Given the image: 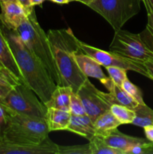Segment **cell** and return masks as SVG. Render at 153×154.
Segmentation results:
<instances>
[{
	"mask_svg": "<svg viewBox=\"0 0 153 154\" xmlns=\"http://www.w3.org/2000/svg\"><path fill=\"white\" fill-rule=\"evenodd\" d=\"M0 26L11 48L25 84L45 104L50 100L57 84L41 62L24 45L16 32L8 28L1 20Z\"/></svg>",
	"mask_w": 153,
	"mask_h": 154,
	"instance_id": "6da1fadb",
	"label": "cell"
},
{
	"mask_svg": "<svg viewBox=\"0 0 153 154\" xmlns=\"http://www.w3.org/2000/svg\"><path fill=\"white\" fill-rule=\"evenodd\" d=\"M54 61L62 80V86H68L76 93L87 79L74 60L75 53L81 51L80 40L70 28L50 29L46 33Z\"/></svg>",
	"mask_w": 153,
	"mask_h": 154,
	"instance_id": "7a4b0ae2",
	"label": "cell"
},
{
	"mask_svg": "<svg viewBox=\"0 0 153 154\" xmlns=\"http://www.w3.org/2000/svg\"><path fill=\"white\" fill-rule=\"evenodd\" d=\"M5 110L7 121L2 133L3 141L39 144L48 137L50 130L45 119L20 114L7 107Z\"/></svg>",
	"mask_w": 153,
	"mask_h": 154,
	"instance_id": "3957f363",
	"label": "cell"
},
{
	"mask_svg": "<svg viewBox=\"0 0 153 154\" xmlns=\"http://www.w3.org/2000/svg\"><path fill=\"white\" fill-rule=\"evenodd\" d=\"M15 31L24 45L44 66L54 82L62 86V80L54 61L47 35L39 25L34 11Z\"/></svg>",
	"mask_w": 153,
	"mask_h": 154,
	"instance_id": "277c9868",
	"label": "cell"
},
{
	"mask_svg": "<svg viewBox=\"0 0 153 154\" xmlns=\"http://www.w3.org/2000/svg\"><path fill=\"white\" fill-rule=\"evenodd\" d=\"M141 0H93L88 7L103 17L115 31L140 11Z\"/></svg>",
	"mask_w": 153,
	"mask_h": 154,
	"instance_id": "5b68a950",
	"label": "cell"
},
{
	"mask_svg": "<svg viewBox=\"0 0 153 154\" xmlns=\"http://www.w3.org/2000/svg\"><path fill=\"white\" fill-rule=\"evenodd\" d=\"M0 101L4 106L12 111L45 119L46 107L34 91L22 83L16 84Z\"/></svg>",
	"mask_w": 153,
	"mask_h": 154,
	"instance_id": "8992f818",
	"label": "cell"
},
{
	"mask_svg": "<svg viewBox=\"0 0 153 154\" xmlns=\"http://www.w3.org/2000/svg\"><path fill=\"white\" fill-rule=\"evenodd\" d=\"M110 51L141 63L153 60V52L142 40L140 34H134L122 29L115 31Z\"/></svg>",
	"mask_w": 153,
	"mask_h": 154,
	"instance_id": "52a82bcc",
	"label": "cell"
},
{
	"mask_svg": "<svg viewBox=\"0 0 153 154\" xmlns=\"http://www.w3.org/2000/svg\"><path fill=\"white\" fill-rule=\"evenodd\" d=\"M76 93L82 100L86 114L89 116L93 121L100 114L110 111V106L115 103L110 93L99 90L87 78L81 85Z\"/></svg>",
	"mask_w": 153,
	"mask_h": 154,
	"instance_id": "ba28073f",
	"label": "cell"
},
{
	"mask_svg": "<svg viewBox=\"0 0 153 154\" xmlns=\"http://www.w3.org/2000/svg\"><path fill=\"white\" fill-rule=\"evenodd\" d=\"M79 44L81 51L94 59L98 63H99L100 66H104L105 68L107 66H116V67L122 68L127 71H133V72H137L149 78V75H148L144 63L126 58L123 56L116 54L112 51L108 52V51L98 49L80 41Z\"/></svg>",
	"mask_w": 153,
	"mask_h": 154,
	"instance_id": "9c48e42d",
	"label": "cell"
},
{
	"mask_svg": "<svg viewBox=\"0 0 153 154\" xmlns=\"http://www.w3.org/2000/svg\"><path fill=\"white\" fill-rule=\"evenodd\" d=\"M58 145L49 138L39 144H16L2 141L0 154H58Z\"/></svg>",
	"mask_w": 153,
	"mask_h": 154,
	"instance_id": "30bf717a",
	"label": "cell"
},
{
	"mask_svg": "<svg viewBox=\"0 0 153 154\" xmlns=\"http://www.w3.org/2000/svg\"><path fill=\"white\" fill-rule=\"evenodd\" d=\"M0 7V20L8 28L14 30L16 29L31 14L16 0L1 2Z\"/></svg>",
	"mask_w": 153,
	"mask_h": 154,
	"instance_id": "8fae6325",
	"label": "cell"
},
{
	"mask_svg": "<svg viewBox=\"0 0 153 154\" xmlns=\"http://www.w3.org/2000/svg\"><path fill=\"white\" fill-rule=\"evenodd\" d=\"M0 69L8 71L20 82L25 84L20 69L16 63L11 48L3 32L1 26H0Z\"/></svg>",
	"mask_w": 153,
	"mask_h": 154,
	"instance_id": "7c38bea8",
	"label": "cell"
},
{
	"mask_svg": "<svg viewBox=\"0 0 153 154\" xmlns=\"http://www.w3.org/2000/svg\"><path fill=\"white\" fill-rule=\"evenodd\" d=\"M103 139L110 147L118 149L122 151L124 154H126L128 150L133 146L144 144L149 141L146 138H136V137L123 134L119 132L118 129H116L109 135L104 137Z\"/></svg>",
	"mask_w": 153,
	"mask_h": 154,
	"instance_id": "4fadbf2b",
	"label": "cell"
},
{
	"mask_svg": "<svg viewBox=\"0 0 153 154\" xmlns=\"http://www.w3.org/2000/svg\"><path fill=\"white\" fill-rule=\"evenodd\" d=\"M74 57L79 69L87 78H96L100 81L106 78L100 67L101 66L89 55L80 51L75 53Z\"/></svg>",
	"mask_w": 153,
	"mask_h": 154,
	"instance_id": "5bb4252c",
	"label": "cell"
},
{
	"mask_svg": "<svg viewBox=\"0 0 153 154\" xmlns=\"http://www.w3.org/2000/svg\"><path fill=\"white\" fill-rule=\"evenodd\" d=\"M67 131L91 140L95 135L94 121L86 114L84 115H72Z\"/></svg>",
	"mask_w": 153,
	"mask_h": 154,
	"instance_id": "9a60e30c",
	"label": "cell"
},
{
	"mask_svg": "<svg viewBox=\"0 0 153 154\" xmlns=\"http://www.w3.org/2000/svg\"><path fill=\"white\" fill-rule=\"evenodd\" d=\"M71 114L70 111H63L54 108H46L45 120L50 132L67 131L70 120Z\"/></svg>",
	"mask_w": 153,
	"mask_h": 154,
	"instance_id": "2e32d148",
	"label": "cell"
},
{
	"mask_svg": "<svg viewBox=\"0 0 153 154\" xmlns=\"http://www.w3.org/2000/svg\"><path fill=\"white\" fill-rule=\"evenodd\" d=\"M102 84L107 89L109 93L112 95L115 103L128 107L134 110L138 106L139 103L135 101L130 96H129L120 86L117 85L112 81L110 77H106L105 79L100 81Z\"/></svg>",
	"mask_w": 153,
	"mask_h": 154,
	"instance_id": "e0dca14e",
	"label": "cell"
},
{
	"mask_svg": "<svg viewBox=\"0 0 153 154\" xmlns=\"http://www.w3.org/2000/svg\"><path fill=\"white\" fill-rule=\"evenodd\" d=\"M73 90L70 87L57 85L50 100L44 104L45 106L70 111V99Z\"/></svg>",
	"mask_w": 153,
	"mask_h": 154,
	"instance_id": "ac0fdd59",
	"label": "cell"
},
{
	"mask_svg": "<svg viewBox=\"0 0 153 154\" xmlns=\"http://www.w3.org/2000/svg\"><path fill=\"white\" fill-rule=\"evenodd\" d=\"M121 125V123L116 118L110 111H107L100 114L94 121L95 135L104 138L116 129H118Z\"/></svg>",
	"mask_w": 153,
	"mask_h": 154,
	"instance_id": "d6986e66",
	"label": "cell"
},
{
	"mask_svg": "<svg viewBox=\"0 0 153 154\" xmlns=\"http://www.w3.org/2000/svg\"><path fill=\"white\" fill-rule=\"evenodd\" d=\"M134 111L135 112V117L132 124L142 128L153 125V110L145 103L139 104Z\"/></svg>",
	"mask_w": 153,
	"mask_h": 154,
	"instance_id": "ffe728a7",
	"label": "cell"
},
{
	"mask_svg": "<svg viewBox=\"0 0 153 154\" xmlns=\"http://www.w3.org/2000/svg\"><path fill=\"white\" fill-rule=\"evenodd\" d=\"M110 112L115 116L116 118L121 123V124H132L135 117L134 110L120 104H112L110 108Z\"/></svg>",
	"mask_w": 153,
	"mask_h": 154,
	"instance_id": "44dd1931",
	"label": "cell"
},
{
	"mask_svg": "<svg viewBox=\"0 0 153 154\" xmlns=\"http://www.w3.org/2000/svg\"><path fill=\"white\" fill-rule=\"evenodd\" d=\"M89 147L91 154H124L118 149L110 147L105 143L103 138L95 135L89 140Z\"/></svg>",
	"mask_w": 153,
	"mask_h": 154,
	"instance_id": "7402d4cb",
	"label": "cell"
},
{
	"mask_svg": "<svg viewBox=\"0 0 153 154\" xmlns=\"http://www.w3.org/2000/svg\"><path fill=\"white\" fill-rule=\"evenodd\" d=\"M20 83L8 71L0 69V99L5 97L16 84Z\"/></svg>",
	"mask_w": 153,
	"mask_h": 154,
	"instance_id": "603a6c76",
	"label": "cell"
},
{
	"mask_svg": "<svg viewBox=\"0 0 153 154\" xmlns=\"http://www.w3.org/2000/svg\"><path fill=\"white\" fill-rule=\"evenodd\" d=\"M141 2L143 3L147 12V24L145 29L140 34L144 42L153 52V11L146 2L144 0H141Z\"/></svg>",
	"mask_w": 153,
	"mask_h": 154,
	"instance_id": "cb8c5ba5",
	"label": "cell"
},
{
	"mask_svg": "<svg viewBox=\"0 0 153 154\" xmlns=\"http://www.w3.org/2000/svg\"><path fill=\"white\" fill-rule=\"evenodd\" d=\"M122 88L129 95L131 96L135 101L138 102L139 104H144L143 97H142V93L140 89L134 84L133 83L130 82L129 81L128 78H126L124 81H123L122 84Z\"/></svg>",
	"mask_w": 153,
	"mask_h": 154,
	"instance_id": "d4e9b609",
	"label": "cell"
},
{
	"mask_svg": "<svg viewBox=\"0 0 153 154\" xmlns=\"http://www.w3.org/2000/svg\"><path fill=\"white\" fill-rule=\"evenodd\" d=\"M58 154H91L89 144L81 145H58Z\"/></svg>",
	"mask_w": 153,
	"mask_h": 154,
	"instance_id": "484cf974",
	"label": "cell"
},
{
	"mask_svg": "<svg viewBox=\"0 0 153 154\" xmlns=\"http://www.w3.org/2000/svg\"><path fill=\"white\" fill-rule=\"evenodd\" d=\"M109 76L114 83L121 87L123 81L128 78L127 70L116 66H107L106 67Z\"/></svg>",
	"mask_w": 153,
	"mask_h": 154,
	"instance_id": "4316f807",
	"label": "cell"
},
{
	"mask_svg": "<svg viewBox=\"0 0 153 154\" xmlns=\"http://www.w3.org/2000/svg\"><path fill=\"white\" fill-rule=\"evenodd\" d=\"M70 112L72 115H84L85 108L82 100L76 93H72L70 99Z\"/></svg>",
	"mask_w": 153,
	"mask_h": 154,
	"instance_id": "83f0119b",
	"label": "cell"
},
{
	"mask_svg": "<svg viewBox=\"0 0 153 154\" xmlns=\"http://www.w3.org/2000/svg\"><path fill=\"white\" fill-rule=\"evenodd\" d=\"M153 154V143H146L133 146L127 151L126 154Z\"/></svg>",
	"mask_w": 153,
	"mask_h": 154,
	"instance_id": "f1b7e54d",
	"label": "cell"
},
{
	"mask_svg": "<svg viewBox=\"0 0 153 154\" xmlns=\"http://www.w3.org/2000/svg\"><path fill=\"white\" fill-rule=\"evenodd\" d=\"M6 110L5 107L0 101V134L2 135L3 129L6 126Z\"/></svg>",
	"mask_w": 153,
	"mask_h": 154,
	"instance_id": "f546056e",
	"label": "cell"
},
{
	"mask_svg": "<svg viewBox=\"0 0 153 154\" xmlns=\"http://www.w3.org/2000/svg\"><path fill=\"white\" fill-rule=\"evenodd\" d=\"M146 138L150 142L153 143V125L146 126L143 128Z\"/></svg>",
	"mask_w": 153,
	"mask_h": 154,
	"instance_id": "4dcf8cb0",
	"label": "cell"
},
{
	"mask_svg": "<svg viewBox=\"0 0 153 154\" xmlns=\"http://www.w3.org/2000/svg\"><path fill=\"white\" fill-rule=\"evenodd\" d=\"M21 5L23 6L25 8L26 10L28 12V13H32L34 10V7L31 5L29 2V0H16Z\"/></svg>",
	"mask_w": 153,
	"mask_h": 154,
	"instance_id": "1f68e13d",
	"label": "cell"
},
{
	"mask_svg": "<svg viewBox=\"0 0 153 154\" xmlns=\"http://www.w3.org/2000/svg\"><path fill=\"white\" fill-rule=\"evenodd\" d=\"M146 68L147 69L148 75H149V79L153 81V60H150V61H147L144 63Z\"/></svg>",
	"mask_w": 153,
	"mask_h": 154,
	"instance_id": "d6a6232c",
	"label": "cell"
},
{
	"mask_svg": "<svg viewBox=\"0 0 153 154\" xmlns=\"http://www.w3.org/2000/svg\"><path fill=\"white\" fill-rule=\"evenodd\" d=\"M45 0H29V2L32 6L34 7L36 5H40Z\"/></svg>",
	"mask_w": 153,
	"mask_h": 154,
	"instance_id": "836d02e7",
	"label": "cell"
},
{
	"mask_svg": "<svg viewBox=\"0 0 153 154\" xmlns=\"http://www.w3.org/2000/svg\"><path fill=\"white\" fill-rule=\"evenodd\" d=\"M50 1L54 3H56V4H59V5L68 4L67 0H50Z\"/></svg>",
	"mask_w": 153,
	"mask_h": 154,
	"instance_id": "e575fe53",
	"label": "cell"
},
{
	"mask_svg": "<svg viewBox=\"0 0 153 154\" xmlns=\"http://www.w3.org/2000/svg\"><path fill=\"white\" fill-rule=\"evenodd\" d=\"M77 1L80 2L82 3V4L86 5L88 6L90 5V3H91L93 0H77Z\"/></svg>",
	"mask_w": 153,
	"mask_h": 154,
	"instance_id": "d590c367",
	"label": "cell"
},
{
	"mask_svg": "<svg viewBox=\"0 0 153 154\" xmlns=\"http://www.w3.org/2000/svg\"><path fill=\"white\" fill-rule=\"evenodd\" d=\"M144 1H146L148 3V5L150 6V8H151V9L153 11V0H144Z\"/></svg>",
	"mask_w": 153,
	"mask_h": 154,
	"instance_id": "8d00e7d4",
	"label": "cell"
},
{
	"mask_svg": "<svg viewBox=\"0 0 153 154\" xmlns=\"http://www.w3.org/2000/svg\"><path fill=\"white\" fill-rule=\"evenodd\" d=\"M3 141V138H2V135L0 134V144H1L2 142Z\"/></svg>",
	"mask_w": 153,
	"mask_h": 154,
	"instance_id": "74e56055",
	"label": "cell"
},
{
	"mask_svg": "<svg viewBox=\"0 0 153 154\" xmlns=\"http://www.w3.org/2000/svg\"><path fill=\"white\" fill-rule=\"evenodd\" d=\"M8 1H12V0H0V3L4 2H8Z\"/></svg>",
	"mask_w": 153,
	"mask_h": 154,
	"instance_id": "f35d334b",
	"label": "cell"
},
{
	"mask_svg": "<svg viewBox=\"0 0 153 154\" xmlns=\"http://www.w3.org/2000/svg\"><path fill=\"white\" fill-rule=\"evenodd\" d=\"M68 1V3L70 2H74V1H77V0H67Z\"/></svg>",
	"mask_w": 153,
	"mask_h": 154,
	"instance_id": "ab89813d",
	"label": "cell"
}]
</instances>
